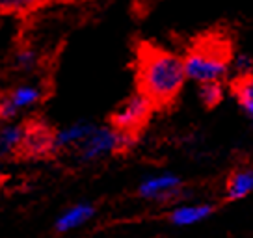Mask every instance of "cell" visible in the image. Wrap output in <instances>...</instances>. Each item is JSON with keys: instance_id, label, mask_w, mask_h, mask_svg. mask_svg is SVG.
I'll use <instances>...</instances> for the list:
<instances>
[{"instance_id": "obj_7", "label": "cell", "mask_w": 253, "mask_h": 238, "mask_svg": "<svg viewBox=\"0 0 253 238\" xmlns=\"http://www.w3.org/2000/svg\"><path fill=\"white\" fill-rule=\"evenodd\" d=\"M95 123L79 119L65 127L54 130V149H77L80 143L95 130Z\"/></svg>"}, {"instance_id": "obj_3", "label": "cell", "mask_w": 253, "mask_h": 238, "mask_svg": "<svg viewBox=\"0 0 253 238\" xmlns=\"http://www.w3.org/2000/svg\"><path fill=\"white\" fill-rule=\"evenodd\" d=\"M134 143V136L125 134L112 125H97L95 130L75 149L82 162H95L110 157L114 153L125 151Z\"/></svg>"}, {"instance_id": "obj_6", "label": "cell", "mask_w": 253, "mask_h": 238, "mask_svg": "<svg viewBox=\"0 0 253 238\" xmlns=\"http://www.w3.org/2000/svg\"><path fill=\"white\" fill-rule=\"evenodd\" d=\"M182 188L181 177L175 173H160L151 175L147 179H143L142 184L138 186V194L145 199H157V201H164V199L175 198Z\"/></svg>"}, {"instance_id": "obj_17", "label": "cell", "mask_w": 253, "mask_h": 238, "mask_svg": "<svg viewBox=\"0 0 253 238\" xmlns=\"http://www.w3.org/2000/svg\"><path fill=\"white\" fill-rule=\"evenodd\" d=\"M43 0H0V9L13 11V13H26L38 8Z\"/></svg>"}, {"instance_id": "obj_9", "label": "cell", "mask_w": 253, "mask_h": 238, "mask_svg": "<svg viewBox=\"0 0 253 238\" xmlns=\"http://www.w3.org/2000/svg\"><path fill=\"white\" fill-rule=\"evenodd\" d=\"M24 138L26 127L23 123L4 121V125H0V157H8L21 149L24 145Z\"/></svg>"}, {"instance_id": "obj_16", "label": "cell", "mask_w": 253, "mask_h": 238, "mask_svg": "<svg viewBox=\"0 0 253 238\" xmlns=\"http://www.w3.org/2000/svg\"><path fill=\"white\" fill-rule=\"evenodd\" d=\"M253 75V56L248 52H237L233 54L229 64V79L240 80Z\"/></svg>"}, {"instance_id": "obj_12", "label": "cell", "mask_w": 253, "mask_h": 238, "mask_svg": "<svg viewBox=\"0 0 253 238\" xmlns=\"http://www.w3.org/2000/svg\"><path fill=\"white\" fill-rule=\"evenodd\" d=\"M231 93L240 112L253 121V75L240 80H231Z\"/></svg>"}, {"instance_id": "obj_5", "label": "cell", "mask_w": 253, "mask_h": 238, "mask_svg": "<svg viewBox=\"0 0 253 238\" xmlns=\"http://www.w3.org/2000/svg\"><path fill=\"white\" fill-rule=\"evenodd\" d=\"M45 86L41 82H21L9 89L8 93L0 95V119L13 121L23 112L36 108L45 99Z\"/></svg>"}, {"instance_id": "obj_10", "label": "cell", "mask_w": 253, "mask_h": 238, "mask_svg": "<svg viewBox=\"0 0 253 238\" xmlns=\"http://www.w3.org/2000/svg\"><path fill=\"white\" fill-rule=\"evenodd\" d=\"M253 192V167H238L227 179L225 198L231 201L248 198Z\"/></svg>"}, {"instance_id": "obj_4", "label": "cell", "mask_w": 253, "mask_h": 238, "mask_svg": "<svg viewBox=\"0 0 253 238\" xmlns=\"http://www.w3.org/2000/svg\"><path fill=\"white\" fill-rule=\"evenodd\" d=\"M157 110V106L151 103L142 91H132L130 95L123 99L118 104V108L112 112L108 125L118 128L125 134H138L151 119L153 112Z\"/></svg>"}, {"instance_id": "obj_14", "label": "cell", "mask_w": 253, "mask_h": 238, "mask_svg": "<svg viewBox=\"0 0 253 238\" xmlns=\"http://www.w3.org/2000/svg\"><path fill=\"white\" fill-rule=\"evenodd\" d=\"M198 97L207 110H212L216 106H220L221 101L225 99L223 82H211V84H201V86H198Z\"/></svg>"}, {"instance_id": "obj_13", "label": "cell", "mask_w": 253, "mask_h": 238, "mask_svg": "<svg viewBox=\"0 0 253 238\" xmlns=\"http://www.w3.org/2000/svg\"><path fill=\"white\" fill-rule=\"evenodd\" d=\"M34 153H47L54 151V132L45 127H32L26 128L24 145Z\"/></svg>"}, {"instance_id": "obj_1", "label": "cell", "mask_w": 253, "mask_h": 238, "mask_svg": "<svg viewBox=\"0 0 253 238\" xmlns=\"http://www.w3.org/2000/svg\"><path fill=\"white\" fill-rule=\"evenodd\" d=\"M182 56L171 50L142 45L136 56V84L138 91L149 99L157 108L169 106L177 101L186 84Z\"/></svg>"}, {"instance_id": "obj_8", "label": "cell", "mask_w": 253, "mask_h": 238, "mask_svg": "<svg viewBox=\"0 0 253 238\" xmlns=\"http://www.w3.org/2000/svg\"><path fill=\"white\" fill-rule=\"evenodd\" d=\"M95 214V208L87 203H77V205L69 206L65 212L58 216L56 220V229L58 233H69L82 227L84 223H87Z\"/></svg>"}, {"instance_id": "obj_11", "label": "cell", "mask_w": 253, "mask_h": 238, "mask_svg": "<svg viewBox=\"0 0 253 238\" xmlns=\"http://www.w3.org/2000/svg\"><path fill=\"white\" fill-rule=\"evenodd\" d=\"M212 206L205 205V203H194V205H181L177 206L171 212V222L175 225H196V223L207 220L209 216L212 214Z\"/></svg>"}, {"instance_id": "obj_15", "label": "cell", "mask_w": 253, "mask_h": 238, "mask_svg": "<svg viewBox=\"0 0 253 238\" xmlns=\"http://www.w3.org/2000/svg\"><path fill=\"white\" fill-rule=\"evenodd\" d=\"M13 64L19 71L23 73H32L36 71L41 65V54L38 48H34L32 45H23V47L17 48L15 58H13Z\"/></svg>"}, {"instance_id": "obj_2", "label": "cell", "mask_w": 253, "mask_h": 238, "mask_svg": "<svg viewBox=\"0 0 253 238\" xmlns=\"http://www.w3.org/2000/svg\"><path fill=\"white\" fill-rule=\"evenodd\" d=\"M229 45L223 41L207 40L199 41L196 45L186 50L182 56L184 73L186 80L201 84H211V82H223L229 79V64H231Z\"/></svg>"}]
</instances>
